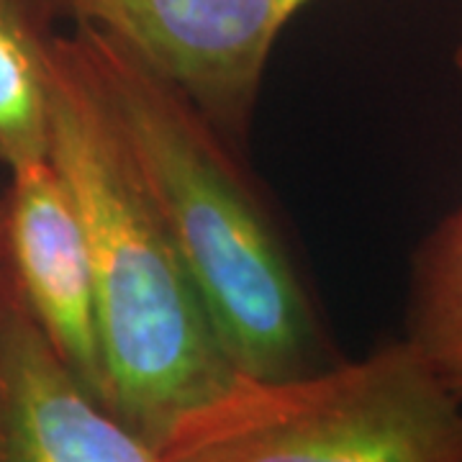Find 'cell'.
I'll return each instance as SVG.
<instances>
[{
  "instance_id": "1",
  "label": "cell",
  "mask_w": 462,
  "mask_h": 462,
  "mask_svg": "<svg viewBox=\"0 0 462 462\" xmlns=\"http://www.w3.org/2000/svg\"><path fill=\"white\" fill-rule=\"evenodd\" d=\"M72 39L236 373L288 380L339 363L285 234L236 149L108 36L72 26Z\"/></svg>"
},
{
  "instance_id": "2",
  "label": "cell",
  "mask_w": 462,
  "mask_h": 462,
  "mask_svg": "<svg viewBox=\"0 0 462 462\" xmlns=\"http://www.w3.org/2000/svg\"><path fill=\"white\" fill-rule=\"evenodd\" d=\"M50 162L75 196L93 252L106 406L160 449L188 413L242 375L90 85L72 33L60 36L54 54Z\"/></svg>"
},
{
  "instance_id": "3",
  "label": "cell",
  "mask_w": 462,
  "mask_h": 462,
  "mask_svg": "<svg viewBox=\"0 0 462 462\" xmlns=\"http://www.w3.org/2000/svg\"><path fill=\"white\" fill-rule=\"evenodd\" d=\"M157 452L165 462H462V401L401 337L311 375L239 378Z\"/></svg>"
},
{
  "instance_id": "4",
  "label": "cell",
  "mask_w": 462,
  "mask_h": 462,
  "mask_svg": "<svg viewBox=\"0 0 462 462\" xmlns=\"http://www.w3.org/2000/svg\"><path fill=\"white\" fill-rule=\"evenodd\" d=\"M311 0H54L172 85L231 147L245 144L285 26Z\"/></svg>"
},
{
  "instance_id": "5",
  "label": "cell",
  "mask_w": 462,
  "mask_h": 462,
  "mask_svg": "<svg viewBox=\"0 0 462 462\" xmlns=\"http://www.w3.org/2000/svg\"><path fill=\"white\" fill-rule=\"evenodd\" d=\"M0 263L60 360L106 403L93 252L75 196L50 160L11 172L0 193Z\"/></svg>"
},
{
  "instance_id": "6",
  "label": "cell",
  "mask_w": 462,
  "mask_h": 462,
  "mask_svg": "<svg viewBox=\"0 0 462 462\" xmlns=\"http://www.w3.org/2000/svg\"><path fill=\"white\" fill-rule=\"evenodd\" d=\"M0 462H165L60 360L3 263Z\"/></svg>"
},
{
  "instance_id": "7",
  "label": "cell",
  "mask_w": 462,
  "mask_h": 462,
  "mask_svg": "<svg viewBox=\"0 0 462 462\" xmlns=\"http://www.w3.org/2000/svg\"><path fill=\"white\" fill-rule=\"evenodd\" d=\"M60 21L54 0H0V165L8 175L50 160Z\"/></svg>"
},
{
  "instance_id": "8",
  "label": "cell",
  "mask_w": 462,
  "mask_h": 462,
  "mask_svg": "<svg viewBox=\"0 0 462 462\" xmlns=\"http://www.w3.org/2000/svg\"><path fill=\"white\" fill-rule=\"evenodd\" d=\"M403 337L462 401V203L413 257Z\"/></svg>"
},
{
  "instance_id": "9",
  "label": "cell",
  "mask_w": 462,
  "mask_h": 462,
  "mask_svg": "<svg viewBox=\"0 0 462 462\" xmlns=\"http://www.w3.org/2000/svg\"><path fill=\"white\" fill-rule=\"evenodd\" d=\"M455 67H457V72H460L462 78V42H457V50H455Z\"/></svg>"
},
{
  "instance_id": "10",
  "label": "cell",
  "mask_w": 462,
  "mask_h": 462,
  "mask_svg": "<svg viewBox=\"0 0 462 462\" xmlns=\"http://www.w3.org/2000/svg\"><path fill=\"white\" fill-rule=\"evenodd\" d=\"M460 42H462V29H460Z\"/></svg>"
}]
</instances>
